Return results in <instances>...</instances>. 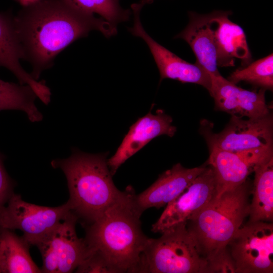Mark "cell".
<instances>
[{
	"label": "cell",
	"mask_w": 273,
	"mask_h": 273,
	"mask_svg": "<svg viewBox=\"0 0 273 273\" xmlns=\"http://www.w3.org/2000/svg\"><path fill=\"white\" fill-rule=\"evenodd\" d=\"M30 245L13 230L0 228V273H40L33 261Z\"/></svg>",
	"instance_id": "cell-19"
},
{
	"label": "cell",
	"mask_w": 273,
	"mask_h": 273,
	"mask_svg": "<svg viewBox=\"0 0 273 273\" xmlns=\"http://www.w3.org/2000/svg\"><path fill=\"white\" fill-rule=\"evenodd\" d=\"M209 149L208 164L215 176L216 195L243 184L258 165L273 157V147L241 152Z\"/></svg>",
	"instance_id": "cell-12"
},
{
	"label": "cell",
	"mask_w": 273,
	"mask_h": 273,
	"mask_svg": "<svg viewBox=\"0 0 273 273\" xmlns=\"http://www.w3.org/2000/svg\"><path fill=\"white\" fill-rule=\"evenodd\" d=\"M22 4V5H28L34 2H35L36 1H38L39 0H19Z\"/></svg>",
	"instance_id": "cell-26"
},
{
	"label": "cell",
	"mask_w": 273,
	"mask_h": 273,
	"mask_svg": "<svg viewBox=\"0 0 273 273\" xmlns=\"http://www.w3.org/2000/svg\"><path fill=\"white\" fill-rule=\"evenodd\" d=\"M4 157L0 153V213L14 193V181L7 173L4 164Z\"/></svg>",
	"instance_id": "cell-25"
},
{
	"label": "cell",
	"mask_w": 273,
	"mask_h": 273,
	"mask_svg": "<svg viewBox=\"0 0 273 273\" xmlns=\"http://www.w3.org/2000/svg\"><path fill=\"white\" fill-rule=\"evenodd\" d=\"M237 84L244 81L265 90L273 88V55L251 62L234 71L228 78Z\"/></svg>",
	"instance_id": "cell-22"
},
{
	"label": "cell",
	"mask_w": 273,
	"mask_h": 273,
	"mask_svg": "<svg viewBox=\"0 0 273 273\" xmlns=\"http://www.w3.org/2000/svg\"><path fill=\"white\" fill-rule=\"evenodd\" d=\"M172 122V118L161 110L140 118L130 127L114 155L107 159L111 174L114 175L123 163L153 139L162 135L173 136L176 127Z\"/></svg>",
	"instance_id": "cell-14"
},
{
	"label": "cell",
	"mask_w": 273,
	"mask_h": 273,
	"mask_svg": "<svg viewBox=\"0 0 273 273\" xmlns=\"http://www.w3.org/2000/svg\"><path fill=\"white\" fill-rule=\"evenodd\" d=\"M214 13L218 67H233L236 59L240 60L243 66L249 64L252 54L243 29L230 19V11Z\"/></svg>",
	"instance_id": "cell-18"
},
{
	"label": "cell",
	"mask_w": 273,
	"mask_h": 273,
	"mask_svg": "<svg viewBox=\"0 0 273 273\" xmlns=\"http://www.w3.org/2000/svg\"><path fill=\"white\" fill-rule=\"evenodd\" d=\"M249 183L216 195L187 221L195 236L206 273H235L227 246L249 215Z\"/></svg>",
	"instance_id": "cell-3"
},
{
	"label": "cell",
	"mask_w": 273,
	"mask_h": 273,
	"mask_svg": "<svg viewBox=\"0 0 273 273\" xmlns=\"http://www.w3.org/2000/svg\"><path fill=\"white\" fill-rule=\"evenodd\" d=\"M74 6L91 14H97L101 18L117 27L129 20L130 12L124 9L119 0H65Z\"/></svg>",
	"instance_id": "cell-23"
},
{
	"label": "cell",
	"mask_w": 273,
	"mask_h": 273,
	"mask_svg": "<svg viewBox=\"0 0 273 273\" xmlns=\"http://www.w3.org/2000/svg\"><path fill=\"white\" fill-rule=\"evenodd\" d=\"M227 250L235 273H272V223L249 221L238 230Z\"/></svg>",
	"instance_id": "cell-7"
},
{
	"label": "cell",
	"mask_w": 273,
	"mask_h": 273,
	"mask_svg": "<svg viewBox=\"0 0 273 273\" xmlns=\"http://www.w3.org/2000/svg\"><path fill=\"white\" fill-rule=\"evenodd\" d=\"M77 221L72 212L36 245L42 257V272H72L87 256L85 240L76 234Z\"/></svg>",
	"instance_id": "cell-9"
},
{
	"label": "cell",
	"mask_w": 273,
	"mask_h": 273,
	"mask_svg": "<svg viewBox=\"0 0 273 273\" xmlns=\"http://www.w3.org/2000/svg\"><path fill=\"white\" fill-rule=\"evenodd\" d=\"M107 155L74 148L68 158L51 162L53 168L64 173L70 196L68 202L83 226L97 220L123 194L113 183Z\"/></svg>",
	"instance_id": "cell-4"
},
{
	"label": "cell",
	"mask_w": 273,
	"mask_h": 273,
	"mask_svg": "<svg viewBox=\"0 0 273 273\" xmlns=\"http://www.w3.org/2000/svg\"><path fill=\"white\" fill-rule=\"evenodd\" d=\"M36 98L35 92L29 85L0 79V111H22L31 122H39L42 120L43 116L35 105Z\"/></svg>",
	"instance_id": "cell-21"
},
{
	"label": "cell",
	"mask_w": 273,
	"mask_h": 273,
	"mask_svg": "<svg viewBox=\"0 0 273 273\" xmlns=\"http://www.w3.org/2000/svg\"><path fill=\"white\" fill-rule=\"evenodd\" d=\"M189 22L175 38L186 41L193 51L196 62L209 74H220L218 70L214 12L208 14L189 13Z\"/></svg>",
	"instance_id": "cell-16"
},
{
	"label": "cell",
	"mask_w": 273,
	"mask_h": 273,
	"mask_svg": "<svg viewBox=\"0 0 273 273\" xmlns=\"http://www.w3.org/2000/svg\"><path fill=\"white\" fill-rule=\"evenodd\" d=\"M131 8L133 24L128 30L133 35L142 38L146 42L158 68L160 81L169 78L183 83H195L209 91L211 86L210 74L197 62L192 64L186 61L156 41L142 24L140 12L142 7L135 3Z\"/></svg>",
	"instance_id": "cell-10"
},
{
	"label": "cell",
	"mask_w": 273,
	"mask_h": 273,
	"mask_svg": "<svg viewBox=\"0 0 273 273\" xmlns=\"http://www.w3.org/2000/svg\"><path fill=\"white\" fill-rule=\"evenodd\" d=\"M254 179L250 203L249 221L273 219V157L254 169Z\"/></svg>",
	"instance_id": "cell-20"
},
{
	"label": "cell",
	"mask_w": 273,
	"mask_h": 273,
	"mask_svg": "<svg viewBox=\"0 0 273 273\" xmlns=\"http://www.w3.org/2000/svg\"><path fill=\"white\" fill-rule=\"evenodd\" d=\"M75 270L76 272L79 273H113L110 266L102 257L89 250L87 256Z\"/></svg>",
	"instance_id": "cell-24"
},
{
	"label": "cell",
	"mask_w": 273,
	"mask_h": 273,
	"mask_svg": "<svg viewBox=\"0 0 273 273\" xmlns=\"http://www.w3.org/2000/svg\"><path fill=\"white\" fill-rule=\"evenodd\" d=\"M201 132L209 148L241 152L273 147V118L270 113L259 118L244 119L232 115L224 127L214 133L205 121L201 124Z\"/></svg>",
	"instance_id": "cell-8"
},
{
	"label": "cell",
	"mask_w": 273,
	"mask_h": 273,
	"mask_svg": "<svg viewBox=\"0 0 273 273\" xmlns=\"http://www.w3.org/2000/svg\"><path fill=\"white\" fill-rule=\"evenodd\" d=\"M157 239L149 238L144 251L140 272L206 273L197 240L187 221L162 232Z\"/></svg>",
	"instance_id": "cell-5"
},
{
	"label": "cell",
	"mask_w": 273,
	"mask_h": 273,
	"mask_svg": "<svg viewBox=\"0 0 273 273\" xmlns=\"http://www.w3.org/2000/svg\"><path fill=\"white\" fill-rule=\"evenodd\" d=\"M71 212L68 201L57 207L40 206L14 193L0 213V228L20 230L30 245L36 246Z\"/></svg>",
	"instance_id": "cell-6"
},
{
	"label": "cell",
	"mask_w": 273,
	"mask_h": 273,
	"mask_svg": "<svg viewBox=\"0 0 273 273\" xmlns=\"http://www.w3.org/2000/svg\"><path fill=\"white\" fill-rule=\"evenodd\" d=\"M154 0H141L139 3L143 7L146 4L152 3Z\"/></svg>",
	"instance_id": "cell-27"
},
{
	"label": "cell",
	"mask_w": 273,
	"mask_h": 273,
	"mask_svg": "<svg viewBox=\"0 0 273 273\" xmlns=\"http://www.w3.org/2000/svg\"><path fill=\"white\" fill-rule=\"evenodd\" d=\"M21 58L30 64L38 80L52 67L56 57L77 39L96 30L109 38L117 27L65 0H39L23 5L13 17Z\"/></svg>",
	"instance_id": "cell-1"
},
{
	"label": "cell",
	"mask_w": 273,
	"mask_h": 273,
	"mask_svg": "<svg viewBox=\"0 0 273 273\" xmlns=\"http://www.w3.org/2000/svg\"><path fill=\"white\" fill-rule=\"evenodd\" d=\"M206 166L192 168L177 163L162 173L148 189L134 194V204L141 213L151 207L166 206L177 197L205 169Z\"/></svg>",
	"instance_id": "cell-15"
},
{
	"label": "cell",
	"mask_w": 273,
	"mask_h": 273,
	"mask_svg": "<svg viewBox=\"0 0 273 273\" xmlns=\"http://www.w3.org/2000/svg\"><path fill=\"white\" fill-rule=\"evenodd\" d=\"M211 86L208 91L216 107L232 115L259 118L270 113L264 89L248 90L238 86L221 74H210Z\"/></svg>",
	"instance_id": "cell-13"
},
{
	"label": "cell",
	"mask_w": 273,
	"mask_h": 273,
	"mask_svg": "<svg viewBox=\"0 0 273 273\" xmlns=\"http://www.w3.org/2000/svg\"><path fill=\"white\" fill-rule=\"evenodd\" d=\"M133 188L92 223L84 227L88 249L102 257L113 273L140 272L149 238L141 229V213L133 201Z\"/></svg>",
	"instance_id": "cell-2"
},
{
	"label": "cell",
	"mask_w": 273,
	"mask_h": 273,
	"mask_svg": "<svg viewBox=\"0 0 273 273\" xmlns=\"http://www.w3.org/2000/svg\"><path fill=\"white\" fill-rule=\"evenodd\" d=\"M13 16L7 13H0V67L11 71L21 84L32 88L37 97L45 105H48L51 92L43 80L35 79L20 64L21 55L15 34Z\"/></svg>",
	"instance_id": "cell-17"
},
{
	"label": "cell",
	"mask_w": 273,
	"mask_h": 273,
	"mask_svg": "<svg viewBox=\"0 0 273 273\" xmlns=\"http://www.w3.org/2000/svg\"><path fill=\"white\" fill-rule=\"evenodd\" d=\"M217 194L212 168L205 169L174 199L169 203L152 226V231L162 233L176 224L187 221L204 207Z\"/></svg>",
	"instance_id": "cell-11"
}]
</instances>
